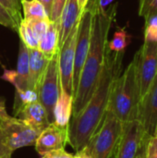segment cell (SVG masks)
Here are the masks:
<instances>
[{"mask_svg":"<svg viewBox=\"0 0 157 158\" xmlns=\"http://www.w3.org/2000/svg\"><path fill=\"white\" fill-rule=\"evenodd\" d=\"M80 18L78 0H67L59 19V48Z\"/></svg>","mask_w":157,"mask_h":158,"instance_id":"obj_15","label":"cell"},{"mask_svg":"<svg viewBox=\"0 0 157 158\" xmlns=\"http://www.w3.org/2000/svg\"><path fill=\"white\" fill-rule=\"evenodd\" d=\"M67 0H54L52 8H51V13L49 16V19L52 22L58 23L59 25V19L62 14V11L64 9V6L66 5Z\"/></svg>","mask_w":157,"mask_h":158,"instance_id":"obj_28","label":"cell"},{"mask_svg":"<svg viewBox=\"0 0 157 158\" xmlns=\"http://www.w3.org/2000/svg\"><path fill=\"white\" fill-rule=\"evenodd\" d=\"M67 143H68V127H60L56 123H50L40 132L34 146L37 153L42 156L47 152L64 149Z\"/></svg>","mask_w":157,"mask_h":158,"instance_id":"obj_12","label":"cell"},{"mask_svg":"<svg viewBox=\"0 0 157 158\" xmlns=\"http://www.w3.org/2000/svg\"><path fill=\"white\" fill-rule=\"evenodd\" d=\"M43 6H44V9L47 13L48 16H50V13H51V8H52V5H53V1L54 0H39Z\"/></svg>","mask_w":157,"mask_h":158,"instance_id":"obj_32","label":"cell"},{"mask_svg":"<svg viewBox=\"0 0 157 158\" xmlns=\"http://www.w3.org/2000/svg\"><path fill=\"white\" fill-rule=\"evenodd\" d=\"M144 41L157 42V15L145 20Z\"/></svg>","mask_w":157,"mask_h":158,"instance_id":"obj_26","label":"cell"},{"mask_svg":"<svg viewBox=\"0 0 157 158\" xmlns=\"http://www.w3.org/2000/svg\"><path fill=\"white\" fill-rule=\"evenodd\" d=\"M0 4L9 12L14 20L19 24L22 20L21 0H0Z\"/></svg>","mask_w":157,"mask_h":158,"instance_id":"obj_24","label":"cell"},{"mask_svg":"<svg viewBox=\"0 0 157 158\" xmlns=\"http://www.w3.org/2000/svg\"><path fill=\"white\" fill-rule=\"evenodd\" d=\"M134 58L142 99L157 74V42L144 41L141 48L135 53Z\"/></svg>","mask_w":157,"mask_h":158,"instance_id":"obj_8","label":"cell"},{"mask_svg":"<svg viewBox=\"0 0 157 158\" xmlns=\"http://www.w3.org/2000/svg\"><path fill=\"white\" fill-rule=\"evenodd\" d=\"M22 19H49L44 6L39 0H21Z\"/></svg>","mask_w":157,"mask_h":158,"instance_id":"obj_19","label":"cell"},{"mask_svg":"<svg viewBox=\"0 0 157 158\" xmlns=\"http://www.w3.org/2000/svg\"><path fill=\"white\" fill-rule=\"evenodd\" d=\"M41 131L6 113L5 100L0 97V158H9L18 149L32 146Z\"/></svg>","mask_w":157,"mask_h":158,"instance_id":"obj_4","label":"cell"},{"mask_svg":"<svg viewBox=\"0 0 157 158\" xmlns=\"http://www.w3.org/2000/svg\"><path fill=\"white\" fill-rule=\"evenodd\" d=\"M16 91L29 90V48L19 41L16 78L12 83Z\"/></svg>","mask_w":157,"mask_h":158,"instance_id":"obj_16","label":"cell"},{"mask_svg":"<svg viewBox=\"0 0 157 158\" xmlns=\"http://www.w3.org/2000/svg\"><path fill=\"white\" fill-rule=\"evenodd\" d=\"M154 136H157V122H156V125H155V133H154Z\"/></svg>","mask_w":157,"mask_h":158,"instance_id":"obj_36","label":"cell"},{"mask_svg":"<svg viewBox=\"0 0 157 158\" xmlns=\"http://www.w3.org/2000/svg\"><path fill=\"white\" fill-rule=\"evenodd\" d=\"M60 92L61 86L57 53L49 60L48 66L38 90V101L44 107L47 113L49 123H54V110Z\"/></svg>","mask_w":157,"mask_h":158,"instance_id":"obj_6","label":"cell"},{"mask_svg":"<svg viewBox=\"0 0 157 158\" xmlns=\"http://www.w3.org/2000/svg\"><path fill=\"white\" fill-rule=\"evenodd\" d=\"M81 18V15H80ZM80 18L58 51V69L61 91L73 96V69Z\"/></svg>","mask_w":157,"mask_h":158,"instance_id":"obj_9","label":"cell"},{"mask_svg":"<svg viewBox=\"0 0 157 158\" xmlns=\"http://www.w3.org/2000/svg\"><path fill=\"white\" fill-rule=\"evenodd\" d=\"M0 25L18 32L19 24L14 20L9 12L0 4Z\"/></svg>","mask_w":157,"mask_h":158,"instance_id":"obj_27","label":"cell"},{"mask_svg":"<svg viewBox=\"0 0 157 158\" xmlns=\"http://www.w3.org/2000/svg\"><path fill=\"white\" fill-rule=\"evenodd\" d=\"M42 158H73V155L66 152L65 149H57L43 154Z\"/></svg>","mask_w":157,"mask_h":158,"instance_id":"obj_30","label":"cell"},{"mask_svg":"<svg viewBox=\"0 0 157 158\" xmlns=\"http://www.w3.org/2000/svg\"><path fill=\"white\" fill-rule=\"evenodd\" d=\"M113 1H114V0H101V1H100V7H101L102 9H105V7H106L108 5H110Z\"/></svg>","mask_w":157,"mask_h":158,"instance_id":"obj_35","label":"cell"},{"mask_svg":"<svg viewBox=\"0 0 157 158\" xmlns=\"http://www.w3.org/2000/svg\"><path fill=\"white\" fill-rule=\"evenodd\" d=\"M137 120L146 135L153 137L157 122V74L145 95L140 100Z\"/></svg>","mask_w":157,"mask_h":158,"instance_id":"obj_11","label":"cell"},{"mask_svg":"<svg viewBox=\"0 0 157 158\" xmlns=\"http://www.w3.org/2000/svg\"><path fill=\"white\" fill-rule=\"evenodd\" d=\"M73 96L61 91L54 110V123L60 127H68L72 116Z\"/></svg>","mask_w":157,"mask_h":158,"instance_id":"obj_18","label":"cell"},{"mask_svg":"<svg viewBox=\"0 0 157 158\" xmlns=\"http://www.w3.org/2000/svg\"><path fill=\"white\" fill-rule=\"evenodd\" d=\"M146 158H157V136L151 137L147 143Z\"/></svg>","mask_w":157,"mask_h":158,"instance_id":"obj_29","label":"cell"},{"mask_svg":"<svg viewBox=\"0 0 157 158\" xmlns=\"http://www.w3.org/2000/svg\"><path fill=\"white\" fill-rule=\"evenodd\" d=\"M147 137L149 136L138 120L124 123L123 134L113 155L114 158H134Z\"/></svg>","mask_w":157,"mask_h":158,"instance_id":"obj_10","label":"cell"},{"mask_svg":"<svg viewBox=\"0 0 157 158\" xmlns=\"http://www.w3.org/2000/svg\"><path fill=\"white\" fill-rule=\"evenodd\" d=\"M14 117L21 119L26 124L39 131H42L50 124L47 113L39 101L26 105L16 115H14Z\"/></svg>","mask_w":157,"mask_h":158,"instance_id":"obj_13","label":"cell"},{"mask_svg":"<svg viewBox=\"0 0 157 158\" xmlns=\"http://www.w3.org/2000/svg\"><path fill=\"white\" fill-rule=\"evenodd\" d=\"M9 158H11V157H9Z\"/></svg>","mask_w":157,"mask_h":158,"instance_id":"obj_37","label":"cell"},{"mask_svg":"<svg viewBox=\"0 0 157 158\" xmlns=\"http://www.w3.org/2000/svg\"><path fill=\"white\" fill-rule=\"evenodd\" d=\"M18 33L19 35L20 41L29 48V49H35L38 48L39 45V41L34 37V35L32 34L29 25L27 24V22L22 19V20L19 23V30H18Z\"/></svg>","mask_w":157,"mask_h":158,"instance_id":"obj_22","label":"cell"},{"mask_svg":"<svg viewBox=\"0 0 157 158\" xmlns=\"http://www.w3.org/2000/svg\"><path fill=\"white\" fill-rule=\"evenodd\" d=\"M125 52H113L106 48L102 71L93 94L86 106L73 116L68 126V144L74 151L83 149L102 123L107 110L111 89L122 72Z\"/></svg>","mask_w":157,"mask_h":158,"instance_id":"obj_1","label":"cell"},{"mask_svg":"<svg viewBox=\"0 0 157 158\" xmlns=\"http://www.w3.org/2000/svg\"><path fill=\"white\" fill-rule=\"evenodd\" d=\"M139 15L144 20L157 15V0H139Z\"/></svg>","mask_w":157,"mask_h":158,"instance_id":"obj_25","label":"cell"},{"mask_svg":"<svg viewBox=\"0 0 157 158\" xmlns=\"http://www.w3.org/2000/svg\"><path fill=\"white\" fill-rule=\"evenodd\" d=\"M130 35L124 28L118 29L113 35L111 41H108L107 47L113 52H125L130 43Z\"/></svg>","mask_w":157,"mask_h":158,"instance_id":"obj_20","label":"cell"},{"mask_svg":"<svg viewBox=\"0 0 157 158\" xmlns=\"http://www.w3.org/2000/svg\"><path fill=\"white\" fill-rule=\"evenodd\" d=\"M88 2H89V0H78L80 14H81V13L85 10L86 6H87V5H88Z\"/></svg>","mask_w":157,"mask_h":158,"instance_id":"obj_34","label":"cell"},{"mask_svg":"<svg viewBox=\"0 0 157 158\" xmlns=\"http://www.w3.org/2000/svg\"><path fill=\"white\" fill-rule=\"evenodd\" d=\"M38 49L48 58H52L59 51V25L50 22L48 30L39 41Z\"/></svg>","mask_w":157,"mask_h":158,"instance_id":"obj_17","label":"cell"},{"mask_svg":"<svg viewBox=\"0 0 157 158\" xmlns=\"http://www.w3.org/2000/svg\"><path fill=\"white\" fill-rule=\"evenodd\" d=\"M141 100L140 86L136 72V60L133 57L127 69L114 81L107 111L123 123L137 120Z\"/></svg>","mask_w":157,"mask_h":158,"instance_id":"obj_3","label":"cell"},{"mask_svg":"<svg viewBox=\"0 0 157 158\" xmlns=\"http://www.w3.org/2000/svg\"><path fill=\"white\" fill-rule=\"evenodd\" d=\"M124 123L111 112H105L98 130L84 149L93 158H111L122 137Z\"/></svg>","mask_w":157,"mask_h":158,"instance_id":"obj_5","label":"cell"},{"mask_svg":"<svg viewBox=\"0 0 157 158\" xmlns=\"http://www.w3.org/2000/svg\"><path fill=\"white\" fill-rule=\"evenodd\" d=\"M35 101H38V94L36 92L30 89L26 91H16L13 114L16 115L23 106Z\"/></svg>","mask_w":157,"mask_h":158,"instance_id":"obj_21","label":"cell"},{"mask_svg":"<svg viewBox=\"0 0 157 158\" xmlns=\"http://www.w3.org/2000/svg\"><path fill=\"white\" fill-rule=\"evenodd\" d=\"M96 12L92 10L89 7H86L85 10L80 14V23L78 28L77 42L75 47V56H74V69H73V97L75 95L81 72L82 70L83 65L85 63L93 31V18Z\"/></svg>","mask_w":157,"mask_h":158,"instance_id":"obj_7","label":"cell"},{"mask_svg":"<svg viewBox=\"0 0 157 158\" xmlns=\"http://www.w3.org/2000/svg\"><path fill=\"white\" fill-rule=\"evenodd\" d=\"M149 139H150L149 137L144 139V141L143 142V143H142V145H141L137 155L135 156L134 158H146V145H147V143H148Z\"/></svg>","mask_w":157,"mask_h":158,"instance_id":"obj_31","label":"cell"},{"mask_svg":"<svg viewBox=\"0 0 157 158\" xmlns=\"http://www.w3.org/2000/svg\"><path fill=\"white\" fill-rule=\"evenodd\" d=\"M38 48L29 49V89L38 94L49 60Z\"/></svg>","mask_w":157,"mask_h":158,"instance_id":"obj_14","label":"cell"},{"mask_svg":"<svg viewBox=\"0 0 157 158\" xmlns=\"http://www.w3.org/2000/svg\"><path fill=\"white\" fill-rule=\"evenodd\" d=\"M117 9L118 4H115L105 9L100 8L94 15L89 52L73 97L72 117L77 116L86 106L95 91L107 48L109 31L115 21Z\"/></svg>","mask_w":157,"mask_h":158,"instance_id":"obj_2","label":"cell"},{"mask_svg":"<svg viewBox=\"0 0 157 158\" xmlns=\"http://www.w3.org/2000/svg\"><path fill=\"white\" fill-rule=\"evenodd\" d=\"M73 158H93L91 156V155L83 148L81 151L76 152L75 156H73Z\"/></svg>","mask_w":157,"mask_h":158,"instance_id":"obj_33","label":"cell"},{"mask_svg":"<svg viewBox=\"0 0 157 158\" xmlns=\"http://www.w3.org/2000/svg\"><path fill=\"white\" fill-rule=\"evenodd\" d=\"M24 20L27 22L32 34L38 41H40V39L46 32L51 22L49 19H28Z\"/></svg>","mask_w":157,"mask_h":158,"instance_id":"obj_23","label":"cell"}]
</instances>
